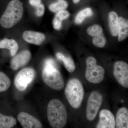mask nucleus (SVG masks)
I'll return each mask as SVG.
<instances>
[{"label":"nucleus","mask_w":128,"mask_h":128,"mask_svg":"<svg viewBox=\"0 0 128 128\" xmlns=\"http://www.w3.org/2000/svg\"><path fill=\"white\" fill-rule=\"evenodd\" d=\"M47 115L48 121L52 128H63L67 122L66 108L58 99L54 98L50 101L48 105Z\"/></svg>","instance_id":"f257e3e1"},{"label":"nucleus","mask_w":128,"mask_h":128,"mask_svg":"<svg viewBox=\"0 0 128 128\" xmlns=\"http://www.w3.org/2000/svg\"><path fill=\"white\" fill-rule=\"evenodd\" d=\"M22 4L19 0H12L0 19V24L5 28L13 27L20 20L23 14Z\"/></svg>","instance_id":"f03ea898"},{"label":"nucleus","mask_w":128,"mask_h":128,"mask_svg":"<svg viewBox=\"0 0 128 128\" xmlns=\"http://www.w3.org/2000/svg\"><path fill=\"white\" fill-rule=\"evenodd\" d=\"M65 94L72 108L75 109L80 108L84 95V87L80 80L76 78L70 79L66 88Z\"/></svg>","instance_id":"7ed1b4c3"},{"label":"nucleus","mask_w":128,"mask_h":128,"mask_svg":"<svg viewBox=\"0 0 128 128\" xmlns=\"http://www.w3.org/2000/svg\"><path fill=\"white\" fill-rule=\"evenodd\" d=\"M42 77L44 82L54 90H60L64 87L62 75L54 66L44 65Z\"/></svg>","instance_id":"20e7f679"},{"label":"nucleus","mask_w":128,"mask_h":128,"mask_svg":"<svg viewBox=\"0 0 128 128\" xmlns=\"http://www.w3.org/2000/svg\"><path fill=\"white\" fill-rule=\"evenodd\" d=\"M96 60L94 57H88L86 60V80L93 84L100 83L104 79L105 72L104 69L96 64Z\"/></svg>","instance_id":"39448f33"},{"label":"nucleus","mask_w":128,"mask_h":128,"mask_svg":"<svg viewBox=\"0 0 128 128\" xmlns=\"http://www.w3.org/2000/svg\"><path fill=\"white\" fill-rule=\"evenodd\" d=\"M103 101V97L98 92H92L88 100L86 117L88 120L92 121L96 118Z\"/></svg>","instance_id":"423d86ee"},{"label":"nucleus","mask_w":128,"mask_h":128,"mask_svg":"<svg viewBox=\"0 0 128 128\" xmlns=\"http://www.w3.org/2000/svg\"><path fill=\"white\" fill-rule=\"evenodd\" d=\"M35 76V72L33 69L27 68L19 72L14 79L15 86L19 90L23 91L32 82Z\"/></svg>","instance_id":"0eeeda50"},{"label":"nucleus","mask_w":128,"mask_h":128,"mask_svg":"<svg viewBox=\"0 0 128 128\" xmlns=\"http://www.w3.org/2000/svg\"><path fill=\"white\" fill-rule=\"evenodd\" d=\"M114 75L118 83L123 87H128V65L123 61H117L114 64Z\"/></svg>","instance_id":"6e6552de"},{"label":"nucleus","mask_w":128,"mask_h":128,"mask_svg":"<svg viewBox=\"0 0 128 128\" xmlns=\"http://www.w3.org/2000/svg\"><path fill=\"white\" fill-rule=\"evenodd\" d=\"M18 120L22 128H43L41 122L36 118L25 112L20 113Z\"/></svg>","instance_id":"1a4fd4ad"},{"label":"nucleus","mask_w":128,"mask_h":128,"mask_svg":"<svg viewBox=\"0 0 128 128\" xmlns=\"http://www.w3.org/2000/svg\"><path fill=\"white\" fill-rule=\"evenodd\" d=\"M115 120L114 115L110 110L103 109L99 113V120L97 128H114Z\"/></svg>","instance_id":"9d476101"},{"label":"nucleus","mask_w":128,"mask_h":128,"mask_svg":"<svg viewBox=\"0 0 128 128\" xmlns=\"http://www.w3.org/2000/svg\"><path fill=\"white\" fill-rule=\"evenodd\" d=\"M31 54L28 50H23L16 55L11 61V67L13 70L24 66L30 61Z\"/></svg>","instance_id":"9b49d317"},{"label":"nucleus","mask_w":128,"mask_h":128,"mask_svg":"<svg viewBox=\"0 0 128 128\" xmlns=\"http://www.w3.org/2000/svg\"><path fill=\"white\" fill-rule=\"evenodd\" d=\"M23 39L28 42L37 45H41L46 38L42 33L31 31H26L22 34Z\"/></svg>","instance_id":"f8f14e48"},{"label":"nucleus","mask_w":128,"mask_h":128,"mask_svg":"<svg viewBox=\"0 0 128 128\" xmlns=\"http://www.w3.org/2000/svg\"><path fill=\"white\" fill-rule=\"evenodd\" d=\"M115 126L117 128H128V110L126 108H121L117 112Z\"/></svg>","instance_id":"ddd939ff"},{"label":"nucleus","mask_w":128,"mask_h":128,"mask_svg":"<svg viewBox=\"0 0 128 128\" xmlns=\"http://www.w3.org/2000/svg\"><path fill=\"white\" fill-rule=\"evenodd\" d=\"M119 17L115 12H111L108 15V24L110 33L113 36H118Z\"/></svg>","instance_id":"4468645a"},{"label":"nucleus","mask_w":128,"mask_h":128,"mask_svg":"<svg viewBox=\"0 0 128 128\" xmlns=\"http://www.w3.org/2000/svg\"><path fill=\"white\" fill-rule=\"evenodd\" d=\"M118 41L121 42L128 36V20L122 17H119L118 20Z\"/></svg>","instance_id":"2eb2a0df"},{"label":"nucleus","mask_w":128,"mask_h":128,"mask_svg":"<svg viewBox=\"0 0 128 128\" xmlns=\"http://www.w3.org/2000/svg\"><path fill=\"white\" fill-rule=\"evenodd\" d=\"M18 48L17 43L14 40L5 38L0 41V48H6L9 50L12 56L16 55Z\"/></svg>","instance_id":"dca6fc26"},{"label":"nucleus","mask_w":128,"mask_h":128,"mask_svg":"<svg viewBox=\"0 0 128 128\" xmlns=\"http://www.w3.org/2000/svg\"><path fill=\"white\" fill-rule=\"evenodd\" d=\"M70 16L68 12L65 10L57 12L53 22V26L54 29L56 30H60L62 27V21L68 18Z\"/></svg>","instance_id":"f3484780"},{"label":"nucleus","mask_w":128,"mask_h":128,"mask_svg":"<svg viewBox=\"0 0 128 128\" xmlns=\"http://www.w3.org/2000/svg\"><path fill=\"white\" fill-rule=\"evenodd\" d=\"M56 57L58 60L64 62V66L67 70L70 73H72L76 69L74 62L72 58L70 57H66L60 52L56 54Z\"/></svg>","instance_id":"a211bd4d"},{"label":"nucleus","mask_w":128,"mask_h":128,"mask_svg":"<svg viewBox=\"0 0 128 128\" xmlns=\"http://www.w3.org/2000/svg\"><path fill=\"white\" fill-rule=\"evenodd\" d=\"M16 122V120L13 117L6 116L0 113V128H13Z\"/></svg>","instance_id":"6ab92c4d"},{"label":"nucleus","mask_w":128,"mask_h":128,"mask_svg":"<svg viewBox=\"0 0 128 128\" xmlns=\"http://www.w3.org/2000/svg\"><path fill=\"white\" fill-rule=\"evenodd\" d=\"M88 34L93 37L92 40H96L104 37L103 30L100 25L95 24L90 26L87 30Z\"/></svg>","instance_id":"aec40b11"},{"label":"nucleus","mask_w":128,"mask_h":128,"mask_svg":"<svg viewBox=\"0 0 128 128\" xmlns=\"http://www.w3.org/2000/svg\"><path fill=\"white\" fill-rule=\"evenodd\" d=\"M92 10L90 8H87L82 10L76 15L75 19V22L76 24L82 23L85 18L91 16L93 15Z\"/></svg>","instance_id":"412c9836"},{"label":"nucleus","mask_w":128,"mask_h":128,"mask_svg":"<svg viewBox=\"0 0 128 128\" xmlns=\"http://www.w3.org/2000/svg\"><path fill=\"white\" fill-rule=\"evenodd\" d=\"M11 84L9 77L3 72L0 71V92L7 90Z\"/></svg>","instance_id":"4be33fe9"},{"label":"nucleus","mask_w":128,"mask_h":128,"mask_svg":"<svg viewBox=\"0 0 128 128\" xmlns=\"http://www.w3.org/2000/svg\"><path fill=\"white\" fill-rule=\"evenodd\" d=\"M68 6V3L66 1H58L54 2L50 6L49 8L51 12H58L65 10Z\"/></svg>","instance_id":"5701e85b"},{"label":"nucleus","mask_w":128,"mask_h":128,"mask_svg":"<svg viewBox=\"0 0 128 128\" xmlns=\"http://www.w3.org/2000/svg\"><path fill=\"white\" fill-rule=\"evenodd\" d=\"M44 6L43 4H41L38 6L36 7V16H43L44 14Z\"/></svg>","instance_id":"b1692460"},{"label":"nucleus","mask_w":128,"mask_h":128,"mask_svg":"<svg viewBox=\"0 0 128 128\" xmlns=\"http://www.w3.org/2000/svg\"><path fill=\"white\" fill-rule=\"evenodd\" d=\"M29 2L32 6L37 7L41 4V0H29Z\"/></svg>","instance_id":"393cba45"},{"label":"nucleus","mask_w":128,"mask_h":128,"mask_svg":"<svg viewBox=\"0 0 128 128\" xmlns=\"http://www.w3.org/2000/svg\"><path fill=\"white\" fill-rule=\"evenodd\" d=\"M72 1H73V3L74 4H77L78 2H80V0H72Z\"/></svg>","instance_id":"a878e982"},{"label":"nucleus","mask_w":128,"mask_h":128,"mask_svg":"<svg viewBox=\"0 0 128 128\" xmlns=\"http://www.w3.org/2000/svg\"><path fill=\"white\" fill-rule=\"evenodd\" d=\"M65 0H58V1H64Z\"/></svg>","instance_id":"bb28decb"}]
</instances>
